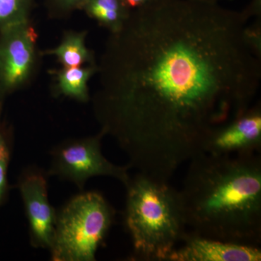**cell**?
<instances>
[{"label": "cell", "instance_id": "ffe728a7", "mask_svg": "<svg viewBox=\"0 0 261 261\" xmlns=\"http://www.w3.org/2000/svg\"><path fill=\"white\" fill-rule=\"evenodd\" d=\"M195 1L202 2V3H212V4H219V2L223 0H195ZM231 1V0H229Z\"/></svg>", "mask_w": 261, "mask_h": 261}, {"label": "cell", "instance_id": "8fae6325", "mask_svg": "<svg viewBox=\"0 0 261 261\" xmlns=\"http://www.w3.org/2000/svg\"><path fill=\"white\" fill-rule=\"evenodd\" d=\"M87 31H65L57 47L42 51L43 56H53L64 68L97 64L94 51L86 45Z\"/></svg>", "mask_w": 261, "mask_h": 261}, {"label": "cell", "instance_id": "4fadbf2b", "mask_svg": "<svg viewBox=\"0 0 261 261\" xmlns=\"http://www.w3.org/2000/svg\"><path fill=\"white\" fill-rule=\"evenodd\" d=\"M14 144L13 126L6 121H0V207L4 203L9 191L8 167Z\"/></svg>", "mask_w": 261, "mask_h": 261}, {"label": "cell", "instance_id": "ba28073f", "mask_svg": "<svg viewBox=\"0 0 261 261\" xmlns=\"http://www.w3.org/2000/svg\"><path fill=\"white\" fill-rule=\"evenodd\" d=\"M261 150V107L251 106L215 129L207 137L203 152L214 155L256 154Z\"/></svg>", "mask_w": 261, "mask_h": 261}, {"label": "cell", "instance_id": "5bb4252c", "mask_svg": "<svg viewBox=\"0 0 261 261\" xmlns=\"http://www.w3.org/2000/svg\"><path fill=\"white\" fill-rule=\"evenodd\" d=\"M36 0H0V29L30 20Z\"/></svg>", "mask_w": 261, "mask_h": 261}, {"label": "cell", "instance_id": "ac0fdd59", "mask_svg": "<svg viewBox=\"0 0 261 261\" xmlns=\"http://www.w3.org/2000/svg\"><path fill=\"white\" fill-rule=\"evenodd\" d=\"M123 1L130 10H133L142 8V7L152 3L154 0H123Z\"/></svg>", "mask_w": 261, "mask_h": 261}, {"label": "cell", "instance_id": "d6986e66", "mask_svg": "<svg viewBox=\"0 0 261 261\" xmlns=\"http://www.w3.org/2000/svg\"><path fill=\"white\" fill-rule=\"evenodd\" d=\"M6 97V94H5L1 83H0V121H2V115H3V108H4L5 101Z\"/></svg>", "mask_w": 261, "mask_h": 261}, {"label": "cell", "instance_id": "8992f818", "mask_svg": "<svg viewBox=\"0 0 261 261\" xmlns=\"http://www.w3.org/2000/svg\"><path fill=\"white\" fill-rule=\"evenodd\" d=\"M42 56L31 20L0 29V83L7 97L32 83Z\"/></svg>", "mask_w": 261, "mask_h": 261}, {"label": "cell", "instance_id": "5b68a950", "mask_svg": "<svg viewBox=\"0 0 261 261\" xmlns=\"http://www.w3.org/2000/svg\"><path fill=\"white\" fill-rule=\"evenodd\" d=\"M102 130L97 135L69 139L55 146L50 151L51 162L48 176L74 184L83 191L89 178L108 176L126 185L129 181L128 165L118 166L108 161L102 152Z\"/></svg>", "mask_w": 261, "mask_h": 261}, {"label": "cell", "instance_id": "7a4b0ae2", "mask_svg": "<svg viewBox=\"0 0 261 261\" xmlns=\"http://www.w3.org/2000/svg\"><path fill=\"white\" fill-rule=\"evenodd\" d=\"M179 192L187 226L201 236L258 246L261 159L258 153L190 160Z\"/></svg>", "mask_w": 261, "mask_h": 261}, {"label": "cell", "instance_id": "6da1fadb", "mask_svg": "<svg viewBox=\"0 0 261 261\" xmlns=\"http://www.w3.org/2000/svg\"><path fill=\"white\" fill-rule=\"evenodd\" d=\"M243 11L154 0L110 33L97 64L94 118L138 173L169 181L207 137L252 106L261 57Z\"/></svg>", "mask_w": 261, "mask_h": 261}, {"label": "cell", "instance_id": "30bf717a", "mask_svg": "<svg viewBox=\"0 0 261 261\" xmlns=\"http://www.w3.org/2000/svg\"><path fill=\"white\" fill-rule=\"evenodd\" d=\"M97 64H94L73 68L62 67L49 70L54 81L51 89L53 95L69 98L81 103L89 102V82L97 75Z\"/></svg>", "mask_w": 261, "mask_h": 261}, {"label": "cell", "instance_id": "9a60e30c", "mask_svg": "<svg viewBox=\"0 0 261 261\" xmlns=\"http://www.w3.org/2000/svg\"><path fill=\"white\" fill-rule=\"evenodd\" d=\"M87 0H44L49 18L64 19L76 10H82Z\"/></svg>", "mask_w": 261, "mask_h": 261}, {"label": "cell", "instance_id": "7c38bea8", "mask_svg": "<svg viewBox=\"0 0 261 261\" xmlns=\"http://www.w3.org/2000/svg\"><path fill=\"white\" fill-rule=\"evenodd\" d=\"M82 10L110 33L119 31L132 12L123 0H87Z\"/></svg>", "mask_w": 261, "mask_h": 261}, {"label": "cell", "instance_id": "3957f363", "mask_svg": "<svg viewBox=\"0 0 261 261\" xmlns=\"http://www.w3.org/2000/svg\"><path fill=\"white\" fill-rule=\"evenodd\" d=\"M125 187L123 221L132 240L129 260H167L187 231L179 192L169 181L140 173Z\"/></svg>", "mask_w": 261, "mask_h": 261}, {"label": "cell", "instance_id": "e0dca14e", "mask_svg": "<svg viewBox=\"0 0 261 261\" xmlns=\"http://www.w3.org/2000/svg\"><path fill=\"white\" fill-rule=\"evenodd\" d=\"M242 11L249 20L252 17L261 18V0H251L246 8Z\"/></svg>", "mask_w": 261, "mask_h": 261}, {"label": "cell", "instance_id": "52a82bcc", "mask_svg": "<svg viewBox=\"0 0 261 261\" xmlns=\"http://www.w3.org/2000/svg\"><path fill=\"white\" fill-rule=\"evenodd\" d=\"M49 177L42 168L29 166L22 171L17 182L28 221L30 244L37 249L49 250L54 235L56 209L49 202Z\"/></svg>", "mask_w": 261, "mask_h": 261}, {"label": "cell", "instance_id": "2e32d148", "mask_svg": "<svg viewBox=\"0 0 261 261\" xmlns=\"http://www.w3.org/2000/svg\"><path fill=\"white\" fill-rule=\"evenodd\" d=\"M245 38L250 47L261 57V18H257L251 25H246Z\"/></svg>", "mask_w": 261, "mask_h": 261}, {"label": "cell", "instance_id": "277c9868", "mask_svg": "<svg viewBox=\"0 0 261 261\" xmlns=\"http://www.w3.org/2000/svg\"><path fill=\"white\" fill-rule=\"evenodd\" d=\"M114 219V208L99 192L75 195L56 210L50 260L95 261Z\"/></svg>", "mask_w": 261, "mask_h": 261}, {"label": "cell", "instance_id": "9c48e42d", "mask_svg": "<svg viewBox=\"0 0 261 261\" xmlns=\"http://www.w3.org/2000/svg\"><path fill=\"white\" fill-rule=\"evenodd\" d=\"M258 246L221 241L186 231L166 261H260Z\"/></svg>", "mask_w": 261, "mask_h": 261}]
</instances>
